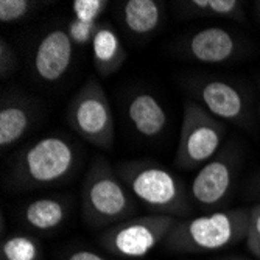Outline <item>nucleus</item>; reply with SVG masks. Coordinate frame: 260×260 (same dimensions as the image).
I'll list each match as a JSON object with an SVG mask.
<instances>
[{
  "mask_svg": "<svg viewBox=\"0 0 260 260\" xmlns=\"http://www.w3.org/2000/svg\"><path fill=\"white\" fill-rule=\"evenodd\" d=\"M80 150L69 137L50 134L20 150L11 162L8 187L14 192L62 184L80 165Z\"/></svg>",
  "mask_w": 260,
  "mask_h": 260,
  "instance_id": "nucleus-1",
  "label": "nucleus"
},
{
  "mask_svg": "<svg viewBox=\"0 0 260 260\" xmlns=\"http://www.w3.org/2000/svg\"><path fill=\"white\" fill-rule=\"evenodd\" d=\"M176 52L185 59L218 66L237 58L242 42L228 28L206 27L184 36L176 45Z\"/></svg>",
  "mask_w": 260,
  "mask_h": 260,
  "instance_id": "nucleus-10",
  "label": "nucleus"
},
{
  "mask_svg": "<svg viewBox=\"0 0 260 260\" xmlns=\"http://www.w3.org/2000/svg\"><path fill=\"white\" fill-rule=\"evenodd\" d=\"M136 207V198L114 165L103 156L93 157L81 185V214L86 226L105 231L131 218Z\"/></svg>",
  "mask_w": 260,
  "mask_h": 260,
  "instance_id": "nucleus-4",
  "label": "nucleus"
},
{
  "mask_svg": "<svg viewBox=\"0 0 260 260\" xmlns=\"http://www.w3.org/2000/svg\"><path fill=\"white\" fill-rule=\"evenodd\" d=\"M70 201L64 197H42L23 206L20 221L30 231L49 234L59 229L69 218Z\"/></svg>",
  "mask_w": 260,
  "mask_h": 260,
  "instance_id": "nucleus-15",
  "label": "nucleus"
},
{
  "mask_svg": "<svg viewBox=\"0 0 260 260\" xmlns=\"http://www.w3.org/2000/svg\"><path fill=\"white\" fill-rule=\"evenodd\" d=\"M115 172L126 184L133 197L153 214L170 215L178 220L192 217L195 204L185 182L153 160H125Z\"/></svg>",
  "mask_w": 260,
  "mask_h": 260,
  "instance_id": "nucleus-3",
  "label": "nucleus"
},
{
  "mask_svg": "<svg viewBox=\"0 0 260 260\" xmlns=\"http://www.w3.org/2000/svg\"><path fill=\"white\" fill-rule=\"evenodd\" d=\"M67 123L80 139L100 150H111L115 142L114 114L97 77L90 75L69 102Z\"/></svg>",
  "mask_w": 260,
  "mask_h": 260,
  "instance_id": "nucleus-6",
  "label": "nucleus"
},
{
  "mask_svg": "<svg viewBox=\"0 0 260 260\" xmlns=\"http://www.w3.org/2000/svg\"><path fill=\"white\" fill-rule=\"evenodd\" d=\"M106 0H75L72 2V13L75 19L83 22H100V16L108 8Z\"/></svg>",
  "mask_w": 260,
  "mask_h": 260,
  "instance_id": "nucleus-21",
  "label": "nucleus"
},
{
  "mask_svg": "<svg viewBox=\"0 0 260 260\" xmlns=\"http://www.w3.org/2000/svg\"><path fill=\"white\" fill-rule=\"evenodd\" d=\"M17 66H19V61H17V55L14 49L5 39H2L0 41V77L7 80L8 77L14 75Z\"/></svg>",
  "mask_w": 260,
  "mask_h": 260,
  "instance_id": "nucleus-23",
  "label": "nucleus"
},
{
  "mask_svg": "<svg viewBox=\"0 0 260 260\" xmlns=\"http://www.w3.org/2000/svg\"><path fill=\"white\" fill-rule=\"evenodd\" d=\"M36 120V103L23 93L5 92L0 102V148L4 151L27 136Z\"/></svg>",
  "mask_w": 260,
  "mask_h": 260,
  "instance_id": "nucleus-12",
  "label": "nucleus"
},
{
  "mask_svg": "<svg viewBox=\"0 0 260 260\" xmlns=\"http://www.w3.org/2000/svg\"><path fill=\"white\" fill-rule=\"evenodd\" d=\"M252 190H254L252 193H254L255 197H258V198H260V176L254 179V184H252Z\"/></svg>",
  "mask_w": 260,
  "mask_h": 260,
  "instance_id": "nucleus-25",
  "label": "nucleus"
},
{
  "mask_svg": "<svg viewBox=\"0 0 260 260\" xmlns=\"http://www.w3.org/2000/svg\"><path fill=\"white\" fill-rule=\"evenodd\" d=\"M242 165V153L231 140L229 144L198 170L190 185L193 204L206 212L221 210L232 195V188Z\"/></svg>",
  "mask_w": 260,
  "mask_h": 260,
  "instance_id": "nucleus-8",
  "label": "nucleus"
},
{
  "mask_svg": "<svg viewBox=\"0 0 260 260\" xmlns=\"http://www.w3.org/2000/svg\"><path fill=\"white\" fill-rule=\"evenodd\" d=\"M102 27V22H83L78 19H72L67 23V33L75 45H92V41L95 38Z\"/></svg>",
  "mask_w": 260,
  "mask_h": 260,
  "instance_id": "nucleus-20",
  "label": "nucleus"
},
{
  "mask_svg": "<svg viewBox=\"0 0 260 260\" xmlns=\"http://www.w3.org/2000/svg\"><path fill=\"white\" fill-rule=\"evenodd\" d=\"M2 260H42V246L35 235L13 234L2 240Z\"/></svg>",
  "mask_w": 260,
  "mask_h": 260,
  "instance_id": "nucleus-18",
  "label": "nucleus"
},
{
  "mask_svg": "<svg viewBox=\"0 0 260 260\" xmlns=\"http://www.w3.org/2000/svg\"><path fill=\"white\" fill-rule=\"evenodd\" d=\"M75 44L66 28H53L45 33L33 53V74L44 83L61 81L74 62Z\"/></svg>",
  "mask_w": 260,
  "mask_h": 260,
  "instance_id": "nucleus-11",
  "label": "nucleus"
},
{
  "mask_svg": "<svg viewBox=\"0 0 260 260\" xmlns=\"http://www.w3.org/2000/svg\"><path fill=\"white\" fill-rule=\"evenodd\" d=\"M217 260H251V258H243V257H232V255H229V257H221V258H217Z\"/></svg>",
  "mask_w": 260,
  "mask_h": 260,
  "instance_id": "nucleus-27",
  "label": "nucleus"
},
{
  "mask_svg": "<svg viewBox=\"0 0 260 260\" xmlns=\"http://www.w3.org/2000/svg\"><path fill=\"white\" fill-rule=\"evenodd\" d=\"M258 115H260V100H258Z\"/></svg>",
  "mask_w": 260,
  "mask_h": 260,
  "instance_id": "nucleus-28",
  "label": "nucleus"
},
{
  "mask_svg": "<svg viewBox=\"0 0 260 260\" xmlns=\"http://www.w3.org/2000/svg\"><path fill=\"white\" fill-rule=\"evenodd\" d=\"M178 218L170 215L150 214L131 217L114 224L99 235V245L112 255L122 258H142L157 245H162Z\"/></svg>",
  "mask_w": 260,
  "mask_h": 260,
  "instance_id": "nucleus-7",
  "label": "nucleus"
},
{
  "mask_svg": "<svg viewBox=\"0 0 260 260\" xmlns=\"http://www.w3.org/2000/svg\"><path fill=\"white\" fill-rule=\"evenodd\" d=\"M245 242L248 251L260 260V203L249 207V226Z\"/></svg>",
  "mask_w": 260,
  "mask_h": 260,
  "instance_id": "nucleus-22",
  "label": "nucleus"
},
{
  "mask_svg": "<svg viewBox=\"0 0 260 260\" xmlns=\"http://www.w3.org/2000/svg\"><path fill=\"white\" fill-rule=\"evenodd\" d=\"M90 49L93 67L103 78L119 72L128 58V52L120 41V36L106 22H102V27L93 38Z\"/></svg>",
  "mask_w": 260,
  "mask_h": 260,
  "instance_id": "nucleus-16",
  "label": "nucleus"
},
{
  "mask_svg": "<svg viewBox=\"0 0 260 260\" xmlns=\"http://www.w3.org/2000/svg\"><path fill=\"white\" fill-rule=\"evenodd\" d=\"M125 112L131 128L145 140L159 139L169 126L167 111L148 90L131 93L125 106Z\"/></svg>",
  "mask_w": 260,
  "mask_h": 260,
  "instance_id": "nucleus-13",
  "label": "nucleus"
},
{
  "mask_svg": "<svg viewBox=\"0 0 260 260\" xmlns=\"http://www.w3.org/2000/svg\"><path fill=\"white\" fill-rule=\"evenodd\" d=\"M254 14H255V17H257V20L260 22V0L254 2Z\"/></svg>",
  "mask_w": 260,
  "mask_h": 260,
  "instance_id": "nucleus-26",
  "label": "nucleus"
},
{
  "mask_svg": "<svg viewBox=\"0 0 260 260\" xmlns=\"http://www.w3.org/2000/svg\"><path fill=\"white\" fill-rule=\"evenodd\" d=\"M62 260H109V258L97 251L80 248V249H72V251L66 252L62 255Z\"/></svg>",
  "mask_w": 260,
  "mask_h": 260,
  "instance_id": "nucleus-24",
  "label": "nucleus"
},
{
  "mask_svg": "<svg viewBox=\"0 0 260 260\" xmlns=\"http://www.w3.org/2000/svg\"><path fill=\"white\" fill-rule=\"evenodd\" d=\"M187 89L190 95L209 114L221 122H229L242 128H251V105L242 89L223 78H193Z\"/></svg>",
  "mask_w": 260,
  "mask_h": 260,
  "instance_id": "nucleus-9",
  "label": "nucleus"
},
{
  "mask_svg": "<svg viewBox=\"0 0 260 260\" xmlns=\"http://www.w3.org/2000/svg\"><path fill=\"white\" fill-rule=\"evenodd\" d=\"M33 0H2L0 2V20L4 23H16L27 19L36 8Z\"/></svg>",
  "mask_w": 260,
  "mask_h": 260,
  "instance_id": "nucleus-19",
  "label": "nucleus"
},
{
  "mask_svg": "<svg viewBox=\"0 0 260 260\" xmlns=\"http://www.w3.org/2000/svg\"><path fill=\"white\" fill-rule=\"evenodd\" d=\"M117 16L131 38L145 39L162 25L165 7L156 0H123L117 4Z\"/></svg>",
  "mask_w": 260,
  "mask_h": 260,
  "instance_id": "nucleus-14",
  "label": "nucleus"
},
{
  "mask_svg": "<svg viewBox=\"0 0 260 260\" xmlns=\"http://www.w3.org/2000/svg\"><path fill=\"white\" fill-rule=\"evenodd\" d=\"M249 226V207L221 209L200 217L178 220L162 246L176 254L215 252L245 242Z\"/></svg>",
  "mask_w": 260,
  "mask_h": 260,
  "instance_id": "nucleus-2",
  "label": "nucleus"
},
{
  "mask_svg": "<svg viewBox=\"0 0 260 260\" xmlns=\"http://www.w3.org/2000/svg\"><path fill=\"white\" fill-rule=\"evenodd\" d=\"M228 125L209 114L198 102L187 100L182 111L173 165L179 170H200L223 148Z\"/></svg>",
  "mask_w": 260,
  "mask_h": 260,
  "instance_id": "nucleus-5",
  "label": "nucleus"
},
{
  "mask_svg": "<svg viewBox=\"0 0 260 260\" xmlns=\"http://www.w3.org/2000/svg\"><path fill=\"white\" fill-rule=\"evenodd\" d=\"M175 5L185 16L229 19L240 23L246 22L245 4L240 0H185L176 2Z\"/></svg>",
  "mask_w": 260,
  "mask_h": 260,
  "instance_id": "nucleus-17",
  "label": "nucleus"
}]
</instances>
